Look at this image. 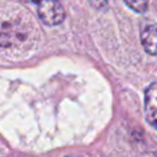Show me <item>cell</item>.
I'll return each instance as SVG.
<instances>
[{
    "label": "cell",
    "instance_id": "obj_4",
    "mask_svg": "<svg viewBox=\"0 0 157 157\" xmlns=\"http://www.w3.org/2000/svg\"><path fill=\"white\" fill-rule=\"evenodd\" d=\"M132 11L135 12H145L148 5V0H123Z\"/></svg>",
    "mask_w": 157,
    "mask_h": 157
},
{
    "label": "cell",
    "instance_id": "obj_2",
    "mask_svg": "<svg viewBox=\"0 0 157 157\" xmlns=\"http://www.w3.org/2000/svg\"><path fill=\"white\" fill-rule=\"evenodd\" d=\"M145 113L150 125L157 129V82L151 83L145 91Z\"/></svg>",
    "mask_w": 157,
    "mask_h": 157
},
{
    "label": "cell",
    "instance_id": "obj_5",
    "mask_svg": "<svg viewBox=\"0 0 157 157\" xmlns=\"http://www.w3.org/2000/svg\"><path fill=\"white\" fill-rule=\"evenodd\" d=\"M88 2L96 10H104L107 9V5H108V0H88Z\"/></svg>",
    "mask_w": 157,
    "mask_h": 157
},
{
    "label": "cell",
    "instance_id": "obj_3",
    "mask_svg": "<svg viewBox=\"0 0 157 157\" xmlns=\"http://www.w3.org/2000/svg\"><path fill=\"white\" fill-rule=\"evenodd\" d=\"M141 43L144 49L157 56V27L155 25H146L141 29Z\"/></svg>",
    "mask_w": 157,
    "mask_h": 157
},
{
    "label": "cell",
    "instance_id": "obj_6",
    "mask_svg": "<svg viewBox=\"0 0 157 157\" xmlns=\"http://www.w3.org/2000/svg\"><path fill=\"white\" fill-rule=\"evenodd\" d=\"M66 157H72V156H66Z\"/></svg>",
    "mask_w": 157,
    "mask_h": 157
},
{
    "label": "cell",
    "instance_id": "obj_1",
    "mask_svg": "<svg viewBox=\"0 0 157 157\" xmlns=\"http://www.w3.org/2000/svg\"><path fill=\"white\" fill-rule=\"evenodd\" d=\"M23 4H34L39 20L47 26H56L65 18V10L59 0H21Z\"/></svg>",
    "mask_w": 157,
    "mask_h": 157
}]
</instances>
